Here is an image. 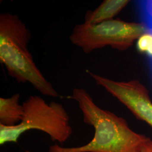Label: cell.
<instances>
[{
  "mask_svg": "<svg viewBox=\"0 0 152 152\" xmlns=\"http://www.w3.org/2000/svg\"><path fill=\"white\" fill-rule=\"evenodd\" d=\"M69 98L77 102L83 122L94 128V136L85 145L55 144L48 152H135L149 139L132 130L123 118L99 107L85 89L73 88Z\"/></svg>",
  "mask_w": 152,
  "mask_h": 152,
  "instance_id": "obj_1",
  "label": "cell"
},
{
  "mask_svg": "<svg viewBox=\"0 0 152 152\" xmlns=\"http://www.w3.org/2000/svg\"><path fill=\"white\" fill-rule=\"evenodd\" d=\"M32 37L26 24L10 12L0 14V62L9 76L20 83H29L44 96L59 94L39 71L28 48Z\"/></svg>",
  "mask_w": 152,
  "mask_h": 152,
  "instance_id": "obj_2",
  "label": "cell"
},
{
  "mask_svg": "<svg viewBox=\"0 0 152 152\" xmlns=\"http://www.w3.org/2000/svg\"><path fill=\"white\" fill-rule=\"evenodd\" d=\"M24 114L18 125H0V144L17 142L27 131L37 130L48 134L53 141L63 144L71 136L72 128L69 115L62 104L54 101L47 103L37 95L30 96L23 103Z\"/></svg>",
  "mask_w": 152,
  "mask_h": 152,
  "instance_id": "obj_3",
  "label": "cell"
},
{
  "mask_svg": "<svg viewBox=\"0 0 152 152\" xmlns=\"http://www.w3.org/2000/svg\"><path fill=\"white\" fill-rule=\"evenodd\" d=\"M148 33L144 23L112 19L98 24H77L69 36L71 43L86 54L105 46L125 51L143 34Z\"/></svg>",
  "mask_w": 152,
  "mask_h": 152,
  "instance_id": "obj_4",
  "label": "cell"
},
{
  "mask_svg": "<svg viewBox=\"0 0 152 152\" xmlns=\"http://www.w3.org/2000/svg\"><path fill=\"white\" fill-rule=\"evenodd\" d=\"M96 85L124 104L140 120L152 127V102L146 88L137 80L116 81L86 71Z\"/></svg>",
  "mask_w": 152,
  "mask_h": 152,
  "instance_id": "obj_5",
  "label": "cell"
},
{
  "mask_svg": "<svg viewBox=\"0 0 152 152\" xmlns=\"http://www.w3.org/2000/svg\"><path fill=\"white\" fill-rule=\"evenodd\" d=\"M127 0H105L94 10H87L84 23L95 25L113 19L129 3Z\"/></svg>",
  "mask_w": 152,
  "mask_h": 152,
  "instance_id": "obj_6",
  "label": "cell"
},
{
  "mask_svg": "<svg viewBox=\"0 0 152 152\" xmlns=\"http://www.w3.org/2000/svg\"><path fill=\"white\" fill-rule=\"evenodd\" d=\"M20 94L16 93L10 98H0V125L11 127L22 121L24 108L19 104Z\"/></svg>",
  "mask_w": 152,
  "mask_h": 152,
  "instance_id": "obj_7",
  "label": "cell"
},
{
  "mask_svg": "<svg viewBox=\"0 0 152 152\" xmlns=\"http://www.w3.org/2000/svg\"><path fill=\"white\" fill-rule=\"evenodd\" d=\"M139 4L144 20V24L148 32L152 34V1H139Z\"/></svg>",
  "mask_w": 152,
  "mask_h": 152,
  "instance_id": "obj_8",
  "label": "cell"
},
{
  "mask_svg": "<svg viewBox=\"0 0 152 152\" xmlns=\"http://www.w3.org/2000/svg\"><path fill=\"white\" fill-rule=\"evenodd\" d=\"M137 48L140 52L146 53L152 57V34L148 32L141 36L137 41Z\"/></svg>",
  "mask_w": 152,
  "mask_h": 152,
  "instance_id": "obj_9",
  "label": "cell"
},
{
  "mask_svg": "<svg viewBox=\"0 0 152 152\" xmlns=\"http://www.w3.org/2000/svg\"><path fill=\"white\" fill-rule=\"evenodd\" d=\"M135 152H152V140L149 139Z\"/></svg>",
  "mask_w": 152,
  "mask_h": 152,
  "instance_id": "obj_10",
  "label": "cell"
}]
</instances>
